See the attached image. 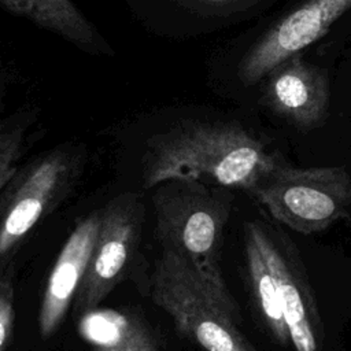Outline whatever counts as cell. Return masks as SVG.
<instances>
[{"label": "cell", "instance_id": "6da1fadb", "mask_svg": "<svg viewBox=\"0 0 351 351\" xmlns=\"http://www.w3.org/2000/svg\"><path fill=\"white\" fill-rule=\"evenodd\" d=\"M277 158L237 123L189 121L149 141L143 182L152 189L169 180H193L250 193Z\"/></svg>", "mask_w": 351, "mask_h": 351}, {"label": "cell", "instance_id": "7a4b0ae2", "mask_svg": "<svg viewBox=\"0 0 351 351\" xmlns=\"http://www.w3.org/2000/svg\"><path fill=\"white\" fill-rule=\"evenodd\" d=\"M154 189L155 233L162 250L182 258L228 307L239 313L221 270L223 232L232 208L228 188L169 180Z\"/></svg>", "mask_w": 351, "mask_h": 351}, {"label": "cell", "instance_id": "3957f363", "mask_svg": "<svg viewBox=\"0 0 351 351\" xmlns=\"http://www.w3.org/2000/svg\"><path fill=\"white\" fill-rule=\"evenodd\" d=\"M151 298L171 317L178 332L204 351H256L237 328L240 314L171 251L162 250L155 261Z\"/></svg>", "mask_w": 351, "mask_h": 351}, {"label": "cell", "instance_id": "277c9868", "mask_svg": "<svg viewBox=\"0 0 351 351\" xmlns=\"http://www.w3.org/2000/svg\"><path fill=\"white\" fill-rule=\"evenodd\" d=\"M250 195L278 222L304 234L348 214L351 178L344 167H292L277 158Z\"/></svg>", "mask_w": 351, "mask_h": 351}, {"label": "cell", "instance_id": "5b68a950", "mask_svg": "<svg viewBox=\"0 0 351 351\" xmlns=\"http://www.w3.org/2000/svg\"><path fill=\"white\" fill-rule=\"evenodd\" d=\"M82 162L78 151L58 148L16 170L0 192V266L69 195L82 171Z\"/></svg>", "mask_w": 351, "mask_h": 351}, {"label": "cell", "instance_id": "8992f818", "mask_svg": "<svg viewBox=\"0 0 351 351\" xmlns=\"http://www.w3.org/2000/svg\"><path fill=\"white\" fill-rule=\"evenodd\" d=\"M143 221V200L134 192L118 195L100 210L95 245L74 298L80 315L96 308L126 277L138 252Z\"/></svg>", "mask_w": 351, "mask_h": 351}, {"label": "cell", "instance_id": "52a82bcc", "mask_svg": "<svg viewBox=\"0 0 351 351\" xmlns=\"http://www.w3.org/2000/svg\"><path fill=\"white\" fill-rule=\"evenodd\" d=\"M351 10V0H304L269 26L245 51L239 64L244 85H255L287 58L319 40Z\"/></svg>", "mask_w": 351, "mask_h": 351}, {"label": "cell", "instance_id": "ba28073f", "mask_svg": "<svg viewBox=\"0 0 351 351\" xmlns=\"http://www.w3.org/2000/svg\"><path fill=\"white\" fill-rule=\"evenodd\" d=\"M263 103L299 130L318 128L326 118L330 90L326 74L302 53L292 55L265 77Z\"/></svg>", "mask_w": 351, "mask_h": 351}, {"label": "cell", "instance_id": "9c48e42d", "mask_svg": "<svg viewBox=\"0 0 351 351\" xmlns=\"http://www.w3.org/2000/svg\"><path fill=\"white\" fill-rule=\"evenodd\" d=\"M251 223L278 285L291 344L295 351H321L324 340L322 321L303 270L259 222L252 221Z\"/></svg>", "mask_w": 351, "mask_h": 351}, {"label": "cell", "instance_id": "30bf717a", "mask_svg": "<svg viewBox=\"0 0 351 351\" xmlns=\"http://www.w3.org/2000/svg\"><path fill=\"white\" fill-rule=\"evenodd\" d=\"M100 223V211L80 221L49 273L38 311V330L43 337L52 336L64 319L84 280Z\"/></svg>", "mask_w": 351, "mask_h": 351}, {"label": "cell", "instance_id": "8fae6325", "mask_svg": "<svg viewBox=\"0 0 351 351\" xmlns=\"http://www.w3.org/2000/svg\"><path fill=\"white\" fill-rule=\"evenodd\" d=\"M80 333L92 351H160L147 324L129 311L96 307L81 315Z\"/></svg>", "mask_w": 351, "mask_h": 351}, {"label": "cell", "instance_id": "7c38bea8", "mask_svg": "<svg viewBox=\"0 0 351 351\" xmlns=\"http://www.w3.org/2000/svg\"><path fill=\"white\" fill-rule=\"evenodd\" d=\"M244 245L247 271L256 308L273 340L285 347L291 344V337L282 314L278 285L261 250L251 222H247L244 226Z\"/></svg>", "mask_w": 351, "mask_h": 351}, {"label": "cell", "instance_id": "4fadbf2b", "mask_svg": "<svg viewBox=\"0 0 351 351\" xmlns=\"http://www.w3.org/2000/svg\"><path fill=\"white\" fill-rule=\"evenodd\" d=\"M7 10L52 30L84 49H96V32L73 0H0Z\"/></svg>", "mask_w": 351, "mask_h": 351}, {"label": "cell", "instance_id": "5bb4252c", "mask_svg": "<svg viewBox=\"0 0 351 351\" xmlns=\"http://www.w3.org/2000/svg\"><path fill=\"white\" fill-rule=\"evenodd\" d=\"M195 21L208 26H222L244 21L265 11L278 0H176Z\"/></svg>", "mask_w": 351, "mask_h": 351}, {"label": "cell", "instance_id": "9a60e30c", "mask_svg": "<svg viewBox=\"0 0 351 351\" xmlns=\"http://www.w3.org/2000/svg\"><path fill=\"white\" fill-rule=\"evenodd\" d=\"M23 143L22 126L0 128V192L16 173L18 159Z\"/></svg>", "mask_w": 351, "mask_h": 351}, {"label": "cell", "instance_id": "2e32d148", "mask_svg": "<svg viewBox=\"0 0 351 351\" xmlns=\"http://www.w3.org/2000/svg\"><path fill=\"white\" fill-rule=\"evenodd\" d=\"M14 285L10 276H0V351H4L10 340L15 319Z\"/></svg>", "mask_w": 351, "mask_h": 351}]
</instances>
